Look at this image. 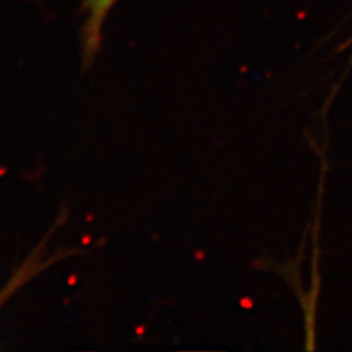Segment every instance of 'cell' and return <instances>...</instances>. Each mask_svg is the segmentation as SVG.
I'll return each mask as SVG.
<instances>
[{
    "label": "cell",
    "instance_id": "6da1fadb",
    "mask_svg": "<svg viewBox=\"0 0 352 352\" xmlns=\"http://www.w3.org/2000/svg\"><path fill=\"white\" fill-rule=\"evenodd\" d=\"M118 0H82V8L87 14L82 28V62L87 69L94 62L96 54L100 49L102 28Z\"/></svg>",
    "mask_w": 352,
    "mask_h": 352
},
{
    "label": "cell",
    "instance_id": "7a4b0ae2",
    "mask_svg": "<svg viewBox=\"0 0 352 352\" xmlns=\"http://www.w3.org/2000/svg\"><path fill=\"white\" fill-rule=\"evenodd\" d=\"M47 238L49 236L44 238L41 244L34 251H32V254L24 263H22V266L15 270L14 276L8 280V283L3 286L2 291H0V308H2L10 298H12L14 294L18 289H21L28 280L36 278L43 269L52 266L54 261L60 258V256L56 254L53 257H47V260H44L43 251H44V244H46Z\"/></svg>",
    "mask_w": 352,
    "mask_h": 352
}]
</instances>
